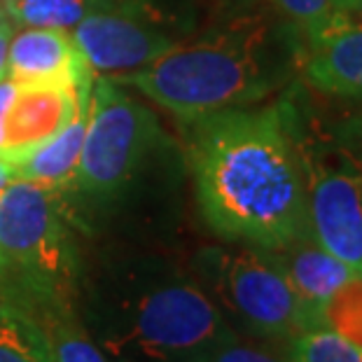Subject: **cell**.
Instances as JSON below:
<instances>
[{"mask_svg":"<svg viewBox=\"0 0 362 362\" xmlns=\"http://www.w3.org/2000/svg\"><path fill=\"white\" fill-rule=\"evenodd\" d=\"M204 222L222 241L274 250L311 234L302 159L283 101L185 119Z\"/></svg>","mask_w":362,"mask_h":362,"instance_id":"cell-1","label":"cell"},{"mask_svg":"<svg viewBox=\"0 0 362 362\" xmlns=\"http://www.w3.org/2000/svg\"><path fill=\"white\" fill-rule=\"evenodd\" d=\"M302 33L272 5L236 12L134 73L112 75L175 117L262 103L299 75Z\"/></svg>","mask_w":362,"mask_h":362,"instance_id":"cell-2","label":"cell"},{"mask_svg":"<svg viewBox=\"0 0 362 362\" xmlns=\"http://www.w3.org/2000/svg\"><path fill=\"white\" fill-rule=\"evenodd\" d=\"M281 101L304 168L311 236L362 276V105L318 103L309 89Z\"/></svg>","mask_w":362,"mask_h":362,"instance_id":"cell-3","label":"cell"},{"mask_svg":"<svg viewBox=\"0 0 362 362\" xmlns=\"http://www.w3.org/2000/svg\"><path fill=\"white\" fill-rule=\"evenodd\" d=\"M80 257L59 189L14 178L0 192V299L37 325L73 313Z\"/></svg>","mask_w":362,"mask_h":362,"instance_id":"cell-4","label":"cell"},{"mask_svg":"<svg viewBox=\"0 0 362 362\" xmlns=\"http://www.w3.org/2000/svg\"><path fill=\"white\" fill-rule=\"evenodd\" d=\"M192 276L234 332L288 344L306 329L327 327L306 309L262 248L229 241L206 245L192 259Z\"/></svg>","mask_w":362,"mask_h":362,"instance_id":"cell-5","label":"cell"},{"mask_svg":"<svg viewBox=\"0 0 362 362\" xmlns=\"http://www.w3.org/2000/svg\"><path fill=\"white\" fill-rule=\"evenodd\" d=\"M232 334L234 327L194 276L166 274L138 285L117 304L105 346L157 362H178L199 360Z\"/></svg>","mask_w":362,"mask_h":362,"instance_id":"cell-6","label":"cell"},{"mask_svg":"<svg viewBox=\"0 0 362 362\" xmlns=\"http://www.w3.org/2000/svg\"><path fill=\"white\" fill-rule=\"evenodd\" d=\"M159 138L157 115L119 82L94 78L87 131L73 185L84 194L112 197L124 189Z\"/></svg>","mask_w":362,"mask_h":362,"instance_id":"cell-7","label":"cell"},{"mask_svg":"<svg viewBox=\"0 0 362 362\" xmlns=\"http://www.w3.org/2000/svg\"><path fill=\"white\" fill-rule=\"evenodd\" d=\"M71 35L91 71L110 75L134 73L185 40L173 19L150 12L141 0H110L103 10L89 12Z\"/></svg>","mask_w":362,"mask_h":362,"instance_id":"cell-8","label":"cell"},{"mask_svg":"<svg viewBox=\"0 0 362 362\" xmlns=\"http://www.w3.org/2000/svg\"><path fill=\"white\" fill-rule=\"evenodd\" d=\"M299 78L322 98L362 105V19L344 12L302 35Z\"/></svg>","mask_w":362,"mask_h":362,"instance_id":"cell-9","label":"cell"},{"mask_svg":"<svg viewBox=\"0 0 362 362\" xmlns=\"http://www.w3.org/2000/svg\"><path fill=\"white\" fill-rule=\"evenodd\" d=\"M78 105V84H19L5 117L0 157L14 166L66 127Z\"/></svg>","mask_w":362,"mask_h":362,"instance_id":"cell-10","label":"cell"},{"mask_svg":"<svg viewBox=\"0 0 362 362\" xmlns=\"http://www.w3.org/2000/svg\"><path fill=\"white\" fill-rule=\"evenodd\" d=\"M89 71L73 35L64 28L24 26L10 37L5 78L19 84L75 87Z\"/></svg>","mask_w":362,"mask_h":362,"instance_id":"cell-11","label":"cell"},{"mask_svg":"<svg viewBox=\"0 0 362 362\" xmlns=\"http://www.w3.org/2000/svg\"><path fill=\"white\" fill-rule=\"evenodd\" d=\"M264 250V248H262ZM304 306L325 320V306L341 285L356 276L341 259L325 250L311 234H304L281 248L264 250Z\"/></svg>","mask_w":362,"mask_h":362,"instance_id":"cell-12","label":"cell"},{"mask_svg":"<svg viewBox=\"0 0 362 362\" xmlns=\"http://www.w3.org/2000/svg\"><path fill=\"white\" fill-rule=\"evenodd\" d=\"M91 84H94V73L89 71L78 82V105H75L73 117L66 122V127L59 134H54L40 148L28 152L24 159H19L14 164V175L17 178L40 182L45 187L59 192L64 187H71L75 173H78L84 131H87Z\"/></svg>","mask_w":362,"mask_h":362,"instance_id":"cell-13","label":"cell"},{"mask_svg":"<svg viewBox=\"0 0 362 362\" xmlns=\"http://www.w3.org/2000/svg\"><path fill=\"white\" fill-rule=\"evenodd\" d=\"M0 362H57L42 325L0 299Z\"/></svg>","mask_w":362,"mask_h":362,"instance_id":"cell-14","label":"cell"},{"mask_svg":"<svg viewBox=\"0 0 362 362\" xmlns=\"http://www.w3.org/2000/svg\"><path fill=\"white\" fill-rule=\"evenodd\" d=\"M7 19L17 26L73 30L89 12L103 7V0H3Z\"/></svg>","mask_w":362,"mask_h":362,"instance_id":"cell-15","label":"cell"},{"mask_svg":"<svg viewBox=\"0 0 362 362\" xmlns=\"http://www.w3.org/2000/svg\"><path fill=\"white\" fill-rule=\"evenodd\" d=\"M288 362H362V349L329 327H313L290 339L285 346Z\"/></svg>","mask_w":362,"mask_h":362,"instance_id":"cell-16","label":"cell"},{"mask_svg":"<svg viewBox=\"0 0 362 362\" xmlns=\"http://www.w3.org/2000/svg\"><path fill=\"white\" fill-rule=\"evenodd\" d=\"M325 325L362 349V276H351L329 297Z\"/></svg>","mask_w":362,"mask_h":362,"instance_id":"cell-17","label":"cell"},{"mask_svg":"<svg viewBox=\"0 0 362 362\" xmlns=\"http://www.w3.org/2000/svg\"><path fill=\"white\" fill-rule=\"evenodd\" d=\"M42 329L49 337L57 362H107L103 353L91 344V339L82 332L73 313L42 322Z\"/></svg>","mask_w":362,"mask_h":362,"instance_id":"cell-18","label":"cell"},{"mask_svg":"<svg viewBox=\"0 0 362 362\" xmlns=\"http://www.w3.org/2000/svg\"><path fill=\"white\" fill-rule=\"evenodd\" d=\"M285 346L288 344L257 337H241L234 332L222 344L204 353L199 362H288L285 360Z\"/></svg>","mask_w":362,"mask_h":362,"instance_id":"cell-19","label":"cell"},{"mask_svg":"<svg viewBox=\"0 0 362 362\" xmlns=\"http://www.w3.org/2000/svg\"><path fill=\"white\" fill-rule=\"evenodd\" d=\"M306 35L346 12V0H264Z\"/></svg>","mask_w":362,"mask_h":362,"instance_id":"cell-20","label":"cell"},{"mask_svg":"<svg viewBox=\"0 0 362 362\" xmlns=\"http://www.w3.org/2000/svg\"><path fill=\"white\" fill-rule=\"evenodd\" d=\"M14 94H17V82L10 80V78L0 80V143H3L5 117H7V110H10V105H12Z\"/></svg>","mask_w":362,"mask_h":362,"instance_id":"cell-21","label":"cell"},{"mask_svg":"<svg viewBox=\"0 0 362 362\" xmlns=\"http://www.w3.org/2000/svg\"><path fill=\"white\" fill-rule=\"evenodd\" d=\"M14 33V24L7 17H0V80L5 78L7 68V47H10V37Z\"/></svg>","mask_w":362,"mask_h":362,"instance_id":"cell-22","label":"cell"},{"mask_svg":"<svg viewBox=\"0 0 362 362\" xmlns=\"http://www.w3.org/2000/svg\"><path fill=\"white\" fill-rule=\"evenodd\" d=\"M14 178H17V175H14V166L10 164V161H5L3 157H0V192H3Z\"/></svg>","mask_w":362,"mask_h":362,"instance_id":"cell-23","label":"cell"},{"mask_svg":"<svg viewBox=\"0 0 362 362\" xmlns=\"http://www.w3.org/2000/svg\"><path fill=\"white\" fill-rule=\"evenodd\" d=\"M346 12L356 14L358 19H362V0H346Z\"/></svg>","mask_w":362,"mask_h":362,"instance_id":"cell-24","label":"cell"},{"mask_svg":"<svg viewBox=\"0 0 362 362\" xmlns=\"http://www.w3.org/2000/svg\"><path fill=\"white\" fill-rule=\"evenodd\" d=\"M178 362H199V360H178Z\"/></svg>","mask_w":362,"mask_h":362,"instance_id":"cell-25","label":"cell"}]
</instances>
